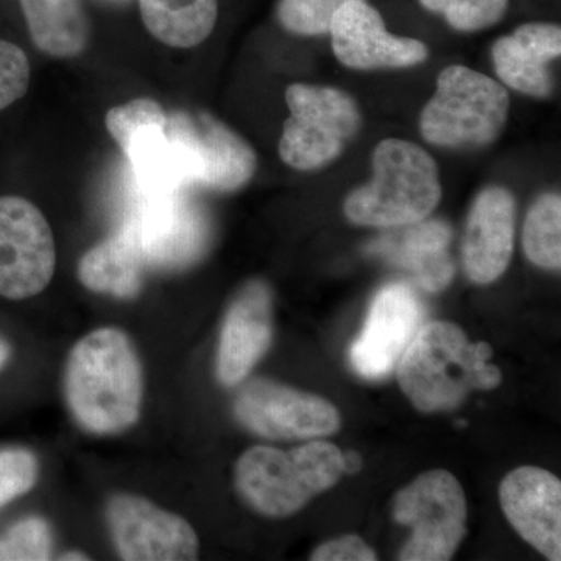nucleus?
<instances>
[{"label":"nucleus","instance_id":"20e7f679","mask_svg":"<svg viewBox=\"0 0 561 561\" xmlns=\"http://www.w3.org/2000/svg\"><path fill=\"white\" fill-rule=\"evenodd\" d=\"M343 474V453L328 442H312L290 451L254 446L239 457L236 490L254 512L287 518L330 490Z\"/></svg>","mask_w":561,"mask_h":561},{"label":"nucleus","instance_id":"5701e85b","mask_svg":"<svg viewBox=\"0 0 561 561\" xmlns=\"http://www.w3.org/2000/svg\"><path fill=\"white\" fill-rule=\"evenodd\" d=\"M140 18L151 36L175 49H192L216 27L217 0H139Z\"/></svg>","mask_w":561,"mask_h":561},{"label":"nucleus","instance_id":"aec40b11","mask_svg":"<svg viewBox=\"0 0 561 561\" xmlns=\"http://www.w3.org/2000/svg\"><path fill=\"white\" fill-rule=\"evenodd\" d=\"M165 127L146 128L125 147V158L142 194H165L195 186L194 158Z\"/></svg>","mask_w":561,"mask_h":561},{"label":"nucleus","instance_id":"cd10ccee","mask_svg":"<svg viewBox=\"0 0 561 561\" xmlns=\"http://www.w3.org/2000/svg\"><path fill=\"white\" fill-rule=\"evenodd\" d=\"M51 559V534L44 519L27 518L14 524L0 538V561H44Z\"/></svg>","mask_w":561,"mask_h":561},{"label":"nucleus","instance_id":"4468645a","mask_svg":"<svg viewBox=\"0 0 561 561\" xmlns=\"http://www.w3.org/2000/svg\"><path fill=\"white\" fill-rule=\"evenodd\" d=\"M423 316L416 295L404 284L378 291L364 330L350 351L354 370L367 379L389 375L415 337Z\"/></svg>","mask_w":561,"mask_h":561},{"label":"nucleus","instance_id":"c85d7f7f","mask_svg":"<svg viewBox=\"0 0 561 561\" xmlns=\"http://www.w3.org/2000/svg\"><path fill=\"white\" fill-rule=\"evenodd\" d=\"M38 472V460L27 449L0 451V507L28 493Z\"/></svg>","mask_w":561,"mask_h":561},{"label":"nucleus","instance_id":"a211bd4d","mask_svg":"<svg viewBox=\"0 0 561 561\" xmlns=\"http://www.w3.org/2000/svg\"><path fill=\"white\" fill-rule=\"evenodd\" d=\"M561 55L560 25L529 22L502 36L491 49L497 77L512 90L545 99L552 94L549 62Z\"/></svg>","mask_w":561,"mask_h":561},{"label":"nucleus","instance_id":"a878e982","mask_svg":"<svg viewBox=\"0 0 561 561\" xmlns=\"http://www.w3.org/2000/svg\"><path fill=\"white\" fill-rule=\"evenodd\" d=\"M169 114L153 99H136L124 105L113 106L106 113L105 127L111 138L124 151L139 131L150 127H165Z\"/></svg>","mask_w":561,"mask_h":561},{"label":"nucleus","instance_id":"7ed1b4c3","mask_svg":"<svg viewBox=\"0 0 561 561\" xmlns=\"http://www.w3.org/2000/svg\"><path fill=\"white\" fill-rule=\"evenodd\" d=\"M440 201L434 158L409 140L386 139L373 153V180L351 192L343 208L362 227L397 228L427 219Z\"/></svg>","mask_w":561,"mask_h":561},{"label":"nucleus","instance_id":"0eeeda50","mask_svg":"<svg viewBox=\"0 0 561 561\" xmlns=\"http://www.w3.org/2000/svg\"><path fill=\"white\" fill-rule=\"evenodd\" d=\"M393 518L412 529L398 560H451L467 535V497L451 472L427 471L397 494Z\"/></svg>","mask_w":561,"mask_h":561},{"label":"nucleus","instance_id":"393cba45","mask_svg":"<svg viewBox=\"0 0 561 561\" xmlns=\"http://www.w3.org/2000/svg\"><path fill=\"white\" fill-rule=\"evenodd\" d=\"M511 0H420L424 9L440 14L457 32L493 27L505 16Z\"/></svg>","mask_w":561,"mask_h":561},{"label":"nucleus","instance_id":"bb28decb","mask_svg":"<svg viewBox=\"0 0 561 561\" xmlns=\"http://www.w3.org/2000/svg\"><path fill=\"white\" fill-rule=\"evenodd\" d=\"M346 0H279L278 21L295 35L330 33L332 16Z\"/></svg>","mask_w":561,"mask_h":561},{"label":"nucleus","instance_id":"f03ea898","mask_svg":"<svg viewBox=\"0 0 561 561\" xmlns=\"http://www.w3.org/2000/svg\"><path fill=\"white\" fill-rule=\"evenodd\" d=\"M491 356L489 343H470L456 324L432 321L416 332L398 362V381L419 411H453L470 391L500 386L502 373L489 364Z\"/></svg>","mask_w":561,"mask_h":561},{"label":"nucleus","instance_id":"9b49d317","mask_svg":"<svg viewBox=\"0 0 561 561\" xmlns=\"http://www.w3.org/2000/svg\"><path fill=\"white\" fill-rule=\"evenodd\" d=\"M114 548L127 561H191L201 541L186 519L135 494H114L106 504Z\"/></svg>","mask_w":561,"mask_h":561},{"label":"nucleus","instance_id":"412c9836","mask_svg":"<svg viewBox=\"0 0 561 561\" xmlns=\"http://www.w3.org/2000/svg\"><path fill=\"white\" fill-rule=\"evenodd\" d=\"M146 267L138 247L122 228L117 234L88 250L77 273L88 290L128 300L142 289Z\"/></svg>","mask_w":561,"mask_h":561},{"label":"nucleus","instance_id":"7c9ffc66","mask_svg":"<svg viewBox=\"0 0 561 561\" xmlns=\"http://www.w3.org/2000/svg\"><path fill=\"white\" fill-rule=\"evenodd\" d=\"M312 561H375L376 552L357 535H345L323 542L313 551Z\"/></svg>","mask_w":561,"mask_h":561},{"label":"nucleus","instance_id":"9d476101","mask_svg":"<svg viewBox=\"0 0 561 561\" xmlns=\"http://www.w3.org/2000/svg\"><path fill=\"white\" fill-rule=\"evenodd\" d=\"M234 413L247 430L271 440L327 437L341 427V413L331 402L265 379L242 387Z\"/></svg>","mask_w":561,"mask_h":561},{"label":"nucleus","instance_id":"2eb2a0df","mask_svg":"<svg viewBox=\"0 0 561 561\" xmlns=\"http://www.w3.org/2000/svg\"><path fill=\"white\" fill-rule=\"evenodd\" d=\"M500 497L513 529L546 559L561 560L560 479L542 468H516L502 481Z\"/></svg>","mask_w":561,"mask_h":561},{"label":"nucleus","instance_id":"f257e3e1","mask_svg":"<svg viewBox=\"0 0 561 561\" xmlns=\"http://www.w3.org/2000/svg\"><path fill=\"white\" fill-rule=\"evenodd\" d=\"M65 397L73 419L91 434H117L139 420L144 376L138 351L119 328H99L70 350Z\"/></svg>","mask_w":561,"mask_h":561},{"label":"nucleus","instance_id":"473e14b6","mask_svg":"<svg viewBox=\"0 0 561 561\" xmlns=\"http://www.w3.org/2000/svg\"><path fill=\"white\" fill-rule=\"evenodd\" d=\"M10 354H11V350H10L9 343H7L5 341H2V339H0V368H2L3 365H5L7 362H9Z\"/></svg>","mask_w":561,"mask_h":561},{"label":"nucleus","instance_id":"6e6552de","mask_svg":"<svg viewBox=\"0 0 561 561\" xmlns=\"http://www.w3.org/2000/svg\"><path fill=\"white\" fill-rule=\"evenodd\" d=\"M122 228L146 264L162 271H179L201 260L209 241L208 220L181 191L142 194Z\"/></svg>","mask_w":561,"mask_h":561},{"label":"nucleus","instance_id":"6ab92c4d","mask_svg":"<svg viewBox=\"0 0 561 561\" xmlns=\"http://www.w3.org/2000/svg\"><path fill=\"white\" fill-rule=\"evenodd\" d=\"M453 231L442 220H421L397 227L367 247L368 253L411 272L423 289L440 291L454 276L449 254Z\"/></svg>","mask_w":561,"mask_h":561},{"label":"nucleus","instance_id":"f3484780","mask_svg":"<svg viewBox=\"0 0 561 561\" xmlns=\"http://www.w3.org/2000/svg\"><path fill=\"white\" fill-rule=\"evenodd\" d=\"M516 203L505 187L490 186L472 203L461 257L468 278L490 284L511 264L515 247Z\"/></svg>","mask_w":561,"mask_h":561},{"label":"nucleus","instance_id":"ddd939ff","mask_svg":"<svg viewBox=\"0 0 561 561\" xmlns=\"http://www.w3.org/2000/svg\"><path fill=\"white\" fill-rule=\"evenodd\" d=\"M330 33L335 57L350 69L411 68L430 57L421 41L391 35L367 0H346L332 16Z\"/></svg>","mask_w":561,"mask_h":561},{"label":"nucleus","instance_id":"dca6fc26","mask_svg":"<svg viewBox=\"0 0 561 561\" xmlns=\"http://www.w3.org/2000/svg\"><path fill=\"white\" fill-rule=\"evenodd\" d=\"M273 298L264 280L247 283L232 300L217 350V378L239 386L261 360L272 342Z\"/></svg>","mask_w":561,"mask_h":561},{"label":"nucleus","instance_id":"f8f14e48","mask_svg":"<svg viewBox=\"0 0 561 561\" xmlns=\"http://www.w3.org/2000/svg\"><path fill=\"white\" fill-rule=\"evenodd\" d=\"M169 135L181 140L195 162V186L232 192L245 186L257 168L253 147L224 122L206 113L169 114Z\"/></svg>","mask_w":561,"mask_h":561},{"label":"nucleus","instance_id":"b1692460","mask_svg":"<svg viewBox=\"0 0 561 561\" xmlns=\"http://www.w3.org/2000/svg\"><path fill=\"white\" fill-rule=\"evenodd\" d=\"M526 256L538 267L559 271L561 265V201L545 194L531 205L524 224Z\"/></svg>","mask_w":561,"mask_h":561},{"label":"nucleus","instance_id":"72a5a7b5","mask_svg":"<svg viewBox=\"0 0 561 561\" xmlns=\"http://www.w3.org/2000/svg\"><path fill=\"white\" fill-rule=\"evenodd\" d=\"M58 560H66V561H81V560H90V557L87 556V553H81L79 551H73V552H66V553H62V557H60V559Z\"/></svg>","mask_w":561,"mask_h":561},{"label":"nucleus","instance_id":"c756f323","mask_svg":"<svg viewBox=\"0 0 561 561\" xmlns=\"http://www.w3.org/2000/svg\"><path fill=\"white\" fill-rule=\"evenodd\" d=\"M31 84V62L16 44L0 39V111L24 98Z\"/></svg>","mask_w":561,"mask_h":561},{"label":"nucleus","instance_id":"1a4fd4ad","mask_svg":"<svg viewBox=\"0 0 561 561\" xmlns=\"http://www.w3.org/2000/svg\"><path fill=\"white\" fill-rule=\"evenodd\" d=\"M57 267L54 232L32 202L0 197V297L27 300L46 290Z\"/></svg>","mask_w":561,"mask_h":561},{"label":"nucleus","instance_id":"4be33fe9","mask_svg":"<svg viewBox=\"0 0 561 561\" xmlns=\"http://www.w3.org/2000/svg\"><path fill=\"white\" fill-rule=\"evenodd\" d=\"M33 44L54 58H73L90 43L91 24L81 0H20Z\"/></svg>","mask_w":561,"mask_h":561},{"label":"nucleus","instance_id":"423d86ee","mask_svg":"<svg viewBox=\"0 0 561 561\" xmlns=\"http://www.w3.org/2000/svg\"><path fill=\"white\" fill-rule=\"evenodd\" d=\"M289 119L284 122L279 157L297 171L311 172L341 157L360 127V111L337 88L295 83L286 91Z\"/></svg>","mask_w":561,"mask_h":561},{"label":"nucleus","instance_id":"2f4dec72","mask_svg":"<svg viewBox=\"0 0 561 561\" xmlns=\"http://www.w3.org/2000/svg\"><path fill=\"white\" fill-rule=\"evenodd\" d=\"M360 454L354 451L343 454V472H350V474H354V472L360 470Z\"/></svg>","mask_w":561,"mask_h":561},{"label":"nucleus","instance_id":"39448f33","mask_svg":"<svg viewBox=\"0 0 561 561\" xmlns=\"http://www.w3.org/2000/svg\"><path fill=\"white\" fill-rule=\"evenodd\" d=\"M508 108V92L496 80L465 66H449L421 113V135L445 149H479L504 130Z\"/></svg>","mask_w":561,"mask_h":561}]
</instances>
